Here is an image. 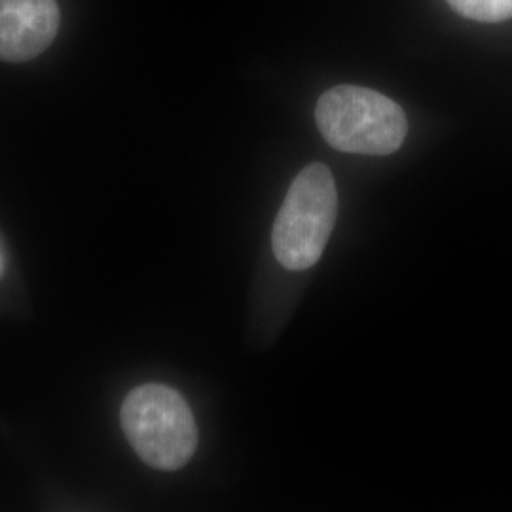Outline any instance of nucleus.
Instances as JSON below:
<instances>
[{"mask_svg":"<svg viewBox=\"0 0 512 512\" xmlns=\"http://www.w3.org/2000/svg\"><path fill=\"white\" fill-rule=\"evenodd\" d=\"M463 18L499 23L512 18V0H448Z\"/></svg>","mask_w":512,"mask_h":512,"instance_id":"39448f33","label":"nucleus"},{"mask_svg":"<svg viewBox=\"0 0 512 512\" xmlns=\"http://www.w3.org/2000/svg\"><path fill=\"white\" fill-rule=\"evenodd\" d=\"M338 213L336 183L325 164H311L298 173L281 205L272 245L281 266L308 270L323 255Z\"/></svg>","mask_w":512,"mask_h":512,"instance_id":"7ed1b4c3","label":"nucleus"},{"mask_svg":"<svg viewBox=\"0 0 512 512\" xmlns=\"http://www.w3.org/2000/svg\"><path fill=\"white\" fill-rule=\"evenodd\" d=\"M317 128L330 147L348 154L387 156L403 147L404 110L382 93L361 86H336L315 109Z\"/></svg>","mask_w":512,"mask_h":512,"instance_id":"f257e3e1","label":"nucleus"},{"mask_svg":"<svg viewBox=\"0 0 512 512\" xmlns=\"http://www.w3.org/2000/svg\"><path fill=\"white\" fill-rule=\"evenodd\" d=\"M59 23L55 0H0V61L23 63L46 52Z\"/></svg>","mask_w":512,"mask_h":512,"instance_id":"20e7f679","label":"nucleus"},{"mask_svg":"<svg viewBox=\"0 0 512 512\" xmlns=\"http://www.w3.org/2000/svg\"><path fill=\"white\" fill-rule=\"evenodd\" d=\"M2 270H4V260H2V253H0V275H2Z\"/></svg>","mask_w":512,"mask_h":512,"instance_id":"423d86ee","label":"nucleus"},{"mask_svg":"<svg viewBox=\"0 0 512 512\" xmlns=\"http://www.w3.org/2000/svg\"><path fill=\"white\" fill-rule=\"evenodd\" d=\"M122 427L139 458L158 471L181 469L198 446L190 406L167 385L135 387L122 406Z\"/></svg>","mask_w":512,"mask_h":512,"instance_id":"f03ea898","label":"nucleus"}]
</instances>
